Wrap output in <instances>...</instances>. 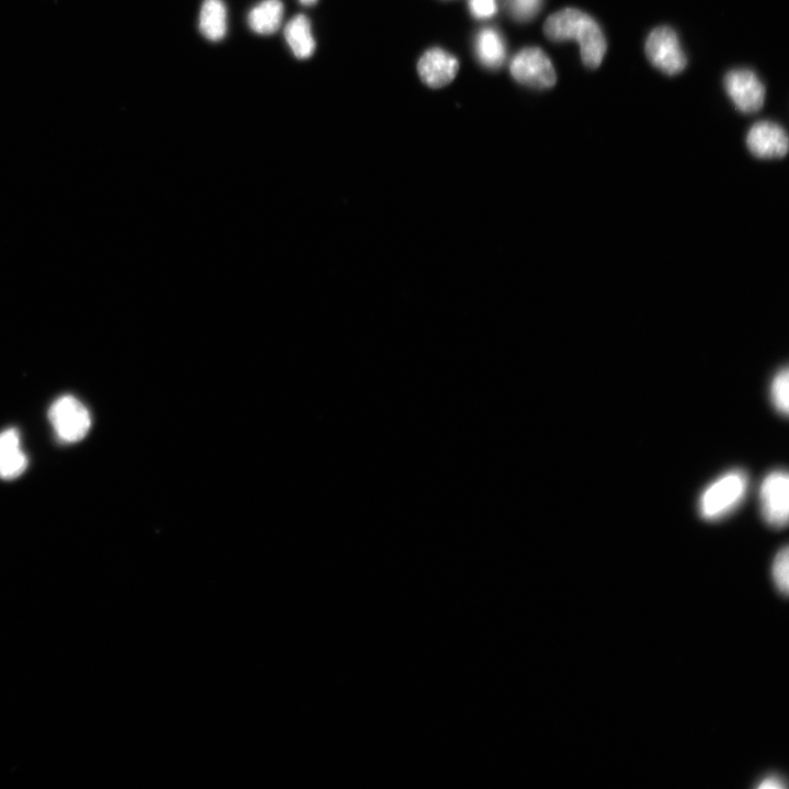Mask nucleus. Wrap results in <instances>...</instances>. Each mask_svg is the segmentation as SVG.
I'll list each match as a JSON object with an SVG mask.
<instances>
[{
    "instance_id": "obj_9",
    "label": "nucleus",
    "mask_w": 789,
    "mask_h": 789,
    "mask_svg": "<svg viewBox=\"0 0 789 789\" xmlns=\"http://www.w3.org/2000/svg\"><path fill=\"white\" fill-rule=\"evenodd\" d=\"M459 68V61L452 54L438 48L427 51L418 63L422 82L436 89L449 85Z\"/></svg>"
},
{
    "instance_id": "obj_8",
    "label": "nucleus",
    "mask_w": 789,
    "mask_h": 789,
    "mask_svg": "<svg viewBox=\"0 0 789 789\" xmlns=\"http://www.w3.org/2000/svg\"><path fill=\"white\" fill-rule=\"evenodd\" d=\"M747 146L749 151L759 158H782L788 152V136L779 124L758 122L747 135Z\"/></svg>"
},
{
    "instance_id": "obj_15",
    "label": "nucleus",
    "mask_w": 789,
    "mask_h": 789,
    "mask_svg": "<svg viewBox=\"0 0 789 789\" xmlns=\"http://www.w3.org/2000/svg\"><path fill=\"white\" fill-rule=\"evenodd\" d=\"M770 396L772 405L777 413L787 416L789 411V375L787 368H783L773 376Z\"/></svg>"
},
{
    "instance_id": "obj_18",
    "label": "nucleus",
    "mask_w": 789,
    "mask_h": 789,
    "mask_svg": "<svg viewBox=\"0 0 789 789\" xmlns=\"http://www.w3.org/2000/svg\"><path fill=\"white\" fill-rule=\"evenodd\" d=\"M470 10L477 19H488L496 15V0H470Z\"/></svg>"
},
{
    "instance_id": "obj_20",
    "label": "nucleus",
    "mask_w": 789,
    "mask_h": 789,
    "mask_svg": "<svg viewBox=\"0 0 789 789\" xmlns=\"http://www.w3.org/2000/svg\"><path fill=\"white\" fill-rule=\"evenodd\" d=\"M300 2L305 6H312L317 3V0H300Z\"/></svg>"
},
{
    "instance_id": "obj_12",
    "label": "nucleus",
    "mask_w": 789,
    "mask_h": 789,
    "mask_svg": "<svg viewBox=\"0 0 789 789\" xmlns=\"http://www.w3.org/2000/svg\"><path fill=\"white\" fill-rule=\"evenodd\" d=\"M283 4L281 0H263L250 11L248 25L260 36L276 33L282 24Z\"/></svg>"
},
{
    "instance_id": "obj_1",
    "label": "nucleus",
    "mask_w": 789,
    "mask_h": 789,
    "mask_svg": "<svg viewBox=\"0 0 789 789\" xmlns=\"http://www.w3.org/2000/svg\"><path fill=\"white\" fill-rule=\"evenodd\" d=\"M544 32L554 42L577 41L580 44L581 60L589 68H598L608 50L598 22L576 8H565L548 17Z\"/></svg>"
},
{
    "instance_id": "obj_2",
    "label": "nucleus",
    "mask_w": 789,
    "mask_h": 789,
    "mask_svg": "<svg viewBox=\"0 0 789 789\" xmlns=\"http://www.w3.org/2000/svg\"><path fill=\"white\" fill-rule=\"evenodd\" d=\"M748 488L749 477L743 471H729L718 477L704 489L697 503L700 516L707 521L725 518L745 499Z\"/></svg>"
},
{
    "instance_id": "obj_17",
    "label": "nucleus",
    "mask_w": 789,
    "mask_h": 789,
    "mask_svg": "<svg viewBox=\"0 0 789 789\" xmlns=\"http://www.w3.org/2000/svg\"><path fill=\"white\" fill-rule=\"evenodd\" d=\"M788 547L785 546L782 550L776 554L773 560L772 566V577L775 583V586L783 597L788 596V589H789V559H788Z\"/></svg>"
},
{
    "instance_id": "obj_11",
    "label": "nucleus",
    "mask_w": 789,
    "mask_h": 789,
    "mask_svg": "<svg viewBox=\"0 0 789 789\" xmlns=\"http://www.w3.org/2000/svg\"><path fill=\"white\" fill-rule=\"evenodd\" d=\"M475 51L480 63L489 70H498L507 59V45L498 30H480L475 41Z\"/></svg>"
},
{
    "instance_id": "obj_16",
    "label": "nucleus",
    "mask_w": 789,
    "mask_h": 789,
    "mask_svg": "<svg viewBox=\"0 0 789 789\" xmlns=\"http://www.w3.org/2000/svg\"><path fill=\"white\" fill-rule=\"evenodd\" d=\"M509 15L517 21H530L540 13L544 0H503Z\"/></svg>"
},
{
    "instance_id": "obj_14",
    "label": "nucleus",
    "mask_w": 789,
    "mask_h": 789,
    "mask_svg": "<svg viewBox=\"0 0 789 789\" xmlns=\"http://www.w3.org/2000/svg\"><path fill=\"white\" fill-rule=\"evenodd\" d=\"M200 31L212 42L221 41L227 31V11L223 0H205L200 14Z\"/></svg>"
},
{
    "instance_id": "obj_5",
    "label": "nucleus",
    "mask_w": 789,
    "mask_h": 789,
    "mask_svg": "<svg viewBox=\"0 0 789 789\" xmlns=\"http://www.w3.org/2000/svg\"><path fill=\"white\" fill-rule=\"evenodd\" d=\"M510 72L518 83L536 89L552 88L557 75L550 57L539 48L520 51L511 62Z\"/></svg>"
},
{
    "instance_id": "obj_3",
    "label": "nucleus",
    "mask_w": 789,
    "mask_h": 789,
    "mask_svg": "<svg viewBox=\"0 0 789 789\" xmlns=\"http://www.w3.org/2000/svg\"><path fill=\"white\" fill-rule=\"evenodd\" d=\"M49 420L57 439L67 444L82 441L91 428L89 410L72 395L55 400L49 409Z\"/></svg>"
},
{
    "instance_id": "obj_6",
    "label": "nucleus",
    "mask_w": 789,
    "mask_h": 789,
    "mask_svg": "<svg viewBox=\"0 0 789 789\" xmlns=\"http://www.w3.org/2000/svg\"><path fill=\"white\" fill-rule=\"evenodd\" d=\"M646 54L651 64L670 76L681 73L688 64L676 31L669 27L656 28L649 34Z\"/></svg>"
},
{
    "instance_id": "obj_4",
    "label": "nucleus",
    "mask_w": 789,
    "mask_h": 789,
    "mask_svg": "<svg viewBox=\"0 0 789 789\" xmlns=\"http://www.w3.org/2000/svg\"><path fill=\"white\" fill-rule=\"evenodd\" d=\"M760 509L763 520L771 528H786L789 518V478L785 471H773L762 480Z\"/></svg>"
},
{
    "instance_id": "obj_7",
    "label": "nucleus",
    "mask_w": 789,
    "mask_h": 789,
    "mask_svg": "<svg viewBox=\"0 0 789 789\" xmlns=\"http://www.w3.org/2000/svg\"><path fill=\"white\" fill-rule=\"evenodd\" d=\"M725 88L739 111L754 113L762 109L765 88L753 72L749 70L729 72L725 77Z\"/></svg>"
},
{
    "instance_id": "obj_13",
    "label": "nucleus",
    "mask_w": 789,
    "mask_h": 789,
    "mask_svg": "<svg viewBox=\"0 0 789 789\" xmlns=\"http://www.w3.org/2000/svg\"><path fill=\"white\" fill-rule=\"evenodd\" d=\"M284 37L297 59L306 60L314 54L316 42L311 22L305 16L300 15L292 19L285 28Z\"/></svg>"
},
{
    "instance_id": "obj_19",
    "label": "nucleus",
    "mask_w": 789,
    "mask_h": 789,
    "mask_svg": "<svg viewBox=\"0 0 789 789\" xmlns=\"http://www.w3.org/2000/svg\"><path fill=\"white\" fill-rule=\"evenodd\" d=\"M782 782L779 779H775V777H769V779H765L758 788L760 789H768V788H783Z\"/></svg>"
},
{
    "instance_id": "obj_10",
    "label": "nucleus",
    "mask_w": 789,
    "mask_h": 789,
    "mask_svg": "<svg viewBox=\"0 0 789 789\" xmlns=\"http://www.w3.org/2000/svg\"><path fill=\"white\" fill-rule=\"evenodd\" d=\"M28 457L21 447L18 430L0 432V479L13 480L25 473Z\"/></svg>"
}]
</instances>
